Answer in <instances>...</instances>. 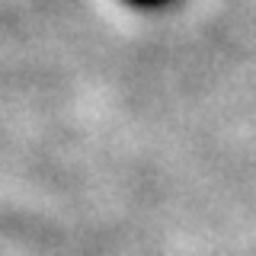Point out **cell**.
I'll use <instances>...</instances> for the list:
<instances>
[{
    "instance_id": "obj_1",
    "label": "cell",
    "mask_w": 256,
    "mask_h": 256,
    "mask_svg": "<svg viewBox=\"0 0 256 256\" xmlns=\"http://www.w3.org/2000/svg\"><path fill=\"white\" fill-rule=\"evenodd\" d=\"M138 4H150V0H138Z\"/></svg>"
}]
</instances>
